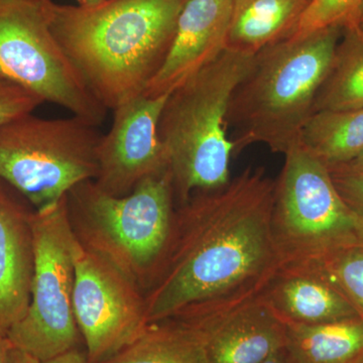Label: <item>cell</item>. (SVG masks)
<instances>
[{
	"instance_id": "cell-24",
	"label": "cell",
	"mask_w": 363,
	"mask_h": 363,
	"mask_svg": "<svg viewBox=\"0 0 363 363\" xmlns=\"http://www.w3.org/2000/svg\"><path fill=\"white\" fill-rule=\"evenodd\" d=\"M329 171L344 201L363 219V173L344 168Z\"/></svg>"
},
{
	"instance_id": "cell-9",
	"label": "cell",
	"mask_w": 363,
	"mask_h": 363,
	"mask_svg": "<svg viewBox=\"0 0 363 363\" xmlns=\"http://www.w3.org/2000/svg\"><path fill=\"white\" fill-rule=\"evenodd\" d=\"M51 0H0V79L100 125L108 109L97 99L55 39Z\"/></svg>"
},
{
	"instance_id": "cell-20",
	"label": "cell",
	"mask_w": 363,
	"mask_h": 363,
	"mask_svg": "<svg viewBox=\"0 0 363 363\" xmlns=\"http://www.w3.org/2000/svg\"><path fill=\"white\" fill-rule=\"evenodd\" d=\"M363 108V28H343L313 113Z\"/></svg>"
},
{
	"instance_id": "cell-1",
	"label": "cell",
	"mask_w": 363,
	"mask_h": 363,
	"mask_svg": "<svg viewBox=\"0 0 363 363\" xmlns=\"http://www.w3.org/2000/svg\"><path fill=\"white\" fill-rule=\"evenodd\" d=\"M274 180L248 167L177 205L164 259L145 295L149 324L202 319L262 295L284 266L274 231Z\"/></svg>"
},
{
	"instance_id": "cell-29",
	"label": "cell",
	"mask_w": 363,
	"mask_h": 363,
	"mask_svg": "<svg viewBox=\"0 0 363 363\" xmlns=\"http://www.w3.org/2000/svg\"><path fill=\"white\" fill-rule=\"evenodd\" d=\"M262 363H288L285 350H281L278 351V352L274 353L272 357L267 358V359L264 360Z\"/></svg>"
},
{
	"instance_id": "cell-32",
	"label": "cell",
	"mask_w": 363,
	"mask_h": 363,
	"mask_svg": "<svg viewBox=\"0 0 363 363\" xmlns=\"http://www.w3.org/2000/svg\"><path fill=\"white\" fill-rule=\"evenodd\" d=\"M357 363H363V357L362 358V359L359 360V362H358Z\"/></svg>"
},
{
	"instance_id": "cell-18",
	"label": "cell",
	"mask_w": 363,
	"mask_h": 363,
	"mask_svg": "<svg viewBox=\"0 0 363 363\" xmlns=\"http://www.w3.org/2000/svg\"><path fill=\"white\" fill-rule=\"evenodd\" d=\"M104 363H209L201 336L177 320L150 324L142 335Z\"/></svg>"
},
{
	"instance_id": "cell-19",
	"label": "cell",
	"mask_w": 363,
	"mask_h": 363,
	"mask_svg": "<svg viewBox=\"0 0 363 363\" xmlns=\"http://www.w3.org/2000/svg\"><path fill=\"white\" fill-rule=\"evenodd\" d=\"M300 143L328 169L348 164L363 152V108L315 112Z\"/></svg>"
},
{
	"instance_id": "cell-11",
	"label": "cell",
	"mask_w": 363,
	"mask_h": 363,
	"mask_svg": "<svg viewBox=\"0 0 363 363\" xmlns=\"http://www.w3.org/2000/svg\"><path fill=\"white\" fill-rule=\"evenodd\" d=\"M167 96L138 95L113 109V123L98 147L95 184L114 196L130 194L147 177L169 168L157 133Z\"/></svg>"
},
{
	"instance_id": "cell-8",
	"label": "cell",
	"mask_w": 363,
	"mask_h": 363,
	"mask_svg": "<svg viewBox=\"0 0 363 363\" xmlns=\"http://www.w3.org/2000/svg\"><path fill=\"white\" fill-rule=\"evenodd\" d=\"M30 223L35 252L30 303L6 338L13 347L45 362L76 348L80 335L73 302L76 234L67 195L30 214Z\"/></svg>"
},
{
	"instance_id": "cell-15",
	"label": "cell",
	"mask_w": 363,
	"mask_h": 363,
	"mask_svg": "<svg viewBox=\"0 0 363 363\" xmlns=\"http://www.w3.org/2000/svg\"><path fill=\"white\" fill-rule=\"evenodd\" d=\"M277 313L292 323H329L357 316L350 303L311 266H284L264 292Z\"/></svg>"
},
{
	"instance_id": "cell-31",
	"label": "cell",
	"mask_w": 363,
	"mask_h": 363,
	"mask_svg": "<svg viewBox=\"0 0 363 363\" xmlns=\"http://www.w3.org/2000/svg\"><path fill=\"white\" fill-rule=\"evenodd\" d=\"M357 26V28H363V1H362V7H360V9H359V13H358ZM357 26H355V28H357Z\"/></svg>"
},
{
	"instance_id": "cell-22",
	"label": "cell",
	"mask_w": 363,
	"mask_h": 363,
	"mask_svg": "<svg viewBox=\"0 0 363 363\" xmlns=\"http://www.w3.org/2000/svg\"><path fill=\"white\" fill-rule=\"evenodd\" d=\"M363 0H310L288 40H300L325 28L357 26Z\"/></svg>"
},
{
	"instance_id": "cell-7",
	"label": "cell",
	"mask_w": 363,
	"mask_h": 363,
	"mask_svg": "<svg viewBox=\"0 0 363 363\" xmlns=\"http://www.w3.org/2000/svg\"><path fill=\"white\" fill-rule=\"evenodd\" d=\"M101 138L96 125L77 116L18 117L0 126V180L37 209L49 206L96 179Z\"/></svg>"
},
{
	"instance_id": "cell-28",
	"label": "cell",
	"mask_w": 363,
	"mask_h": 363,
	"mask_svg": "<svg viewBox=\"0 0 363 363\" xmlns=\"http://www.w3.org/2000/svg\"><path fill=\"white\" fill-rule=\"evenodd\" d=\"M336 168H344L350 169V171L362 172V173H363V152L357 157H355L353 161L344 164V166L336 167Z\"/></svg>"
},
{
	"instance_id": "cell-26",
	"label": "cell",
	"mask_w": 363,
	"mask_h": 363,
	"mask_svg": "<svg viewBox=\"0 0 363 363\" xmlns=\"http://www.w3.org/2000/svg\"><path fill=\"white\" fill-rule=\"evenodd\" d=\"M9 363H42L37 358L32 357L25 351L11 348Z\"/></svg>"
},
{
	"instance_id": "cell-33",
	"label": "cell",
	"mask_w": 363,
	"mask_h": 363,
	"mask_svg": "<svg viewBox=\"0 0 363 363\" xmlns=\"http://www.w3.org/2000/svg\"><path fill=\"white\" fill-rule=\"evenodd\" d=\"M33 1H44V0H33Z\"/></svg>"
},
{
	"instance_id": "cell-16",
	"label": "cell",
	"mask_w": 363,
	"mask_h": 363,
	"mask_svg": "<svg viewBox=\"0 0 363 363\" xmlns=\"http://www.w3.org/2000/svg\"><path fill=\"white\" fill-rule=\"evenodd\" d=\"M310 0H233L226 49L257 55L292 35Z\"/></svg>"
},
{
	"instance_id": "cell-5",
	"label": "cell",
	"mask_w": 363,
	"mask_h": 363,
	"mask_svg": "<svg viewBox=\"0 0 363 363\" xmlns=\"http://www.w3.org/2000/svg\"><path fill=\"white\" fill-rule=\"evenodd\" d=\"M78 240L101 255L140 290L152 285L173 231L176 198L169 169L147 177L124 196L108 194L94 180L67 194Z\"/></svg>"
},
{
	"instance_id": "cell-17",
	"label": "cell",
	"mask_w": 363,
	"mask_h": 363,
	"mask_svg": "<svg viewBox=\"0 0 363 363\" xmlns=\"http://www.w3.org/2000/svg\"><path fill=\"white\" fill-rule=\"evenodd\" d=\"M284 350L288 363H357L363 357V319L315 325L286 322Z\"/></svg>"
},
{
	"instance_id": "cell-4",
	"label": "cell",
	"mask_w": 363,
	"mask_h": 363,
	"mask_svg": "<svg viewBox=\"0 0 363 363\" xmlns=\"http://www.w3.org/2000/svg\"><path fill=\"white\" fill-rule=\"evenodd\" d=\"M255 56L226 49L167 97L157 133L168 157L177 205L230 181L235 147L227 116L234 91Z\"/></svg>"
},
{
	"instance_id": "cell-30",
	"label": "cell",
	"mask_w": 363,
	"mask_h": 363,
	"mask_svg": "<svg viewBox=\"0 0 363 363\" xmlns=\"http://www.w3.org/2000/svg\"><path fill=\"white\" fill-rule=\"evenodd\" d=\"M104 0H77L78 6H95V4H100Z\"/></svg>"
},
{
	"instance_id": "cell-10",
	"label": "cell",
	"mask_w": 363,
	"mask_h": 363,
	"mask_svg": "<svg viewBox=\"0 0 363 363\" xmlns=\"http://www.w3.org/2000/svg\"><path fill=\"white\" fill-rule=\"evenodd\" d=\"M74 313L90 363H104L149 326L145 295L121 269L76 236Z\"/></svg>"
},
{
	"instance_id": "cell-21",
	"label": "cell",
	"mask_w": 363,
	"mask_h": 363,
	"mask_svg": "<svg viewBox=\"0 0 363 363\" xmlns=\"http://www.w3.org/2000/svg\"><path fill=\"white\" fill-rule=\"evenodd\" d=\"M311 266L321 272L363 319V245L337 250Z\"/></svg>"
},
{
	"instance_id": "cell-12",
	"label": "cell",
	"mask_w": 363,
	"mask_h": 363,
	"mask_svg": "<svg viewBox=\"0 0 363 363\" xmlns=\"http://www.w3.org/2000/svg\"><path fill=\"white\" fill-rule=\"evenodd\" d=\"M233 0H188L162 68L143 94L167 96L226 50Z\"/></svg>"
},
{
	"instance_id": "cell-14",
	"label": "cell",
	"mask_w": 363,
	"mask_h": 363,
	"mask_svg": "<svg viewBox=\"0 0 363 363\" xmlns=\"http://www.w3.org/2000/svg\"><path fill=\"white\" fill-rule=\"evenodd\" d=\"M30 214L0 186V336L28 312L35 252Z\"/></svg>"
},
{
	"instance_id": "cell-3",
	"label": "cell",
	"mask_w": 363,
	"mask_h": 363,
	"mask_svg": "<svg viewBox=\"0 0 363 363\" xmlns=\"http://www.w3.org/2000/svg\"><path fill=\"white\" fill-rule=\"evenodd\" d=\"M342 33V28L333 26L281 40L255 55L227 116L235 154L264 143L274 154L285 155L300 140Z\"/></svg>"
},
{
	"instance_id": "cell-25",
	"label": "cell",
	"mask_w": 363,
	"mask_h": 363,
	"mask_svg": "<svg viewBox=\"0 0 363 363\" xmlns=\"http://www.w3.org/2000/svg\"><path fill=\"white\" fill-rule=\"evenodd\" d=\"M42 363H90L88 362L87 357L84 353L79 351L77 348H74L64 354L48 360V362Z\"/></svg>"
},
{
	"instance_id": "cell-13",
	"label": "cell",
	"mask_w": 363,
	"mask_h": 363,
	"mask_svg": "<svg viewBox=\"0 0 363 363\" xmlns=\"http://www.w3.org/2000/svg\"><path fill=\"white\" fill-rule=\"evenodd\" d=\"M181 322L200 334L209 363H262L286 345V322L264 294L223 314Z\"/></svg>"
},
{
	"instance_id": "cell-6",
	"label": "cell",
	"mask_w": 363,
	"mask_h": 363,
	"mask_svg": "<svg viewBox=\"0 0 363 363\" xmlns=\"http://www.w3.org/2000/svg\"><path fill=\"white\" fill-rule=\"evenodd\" d=\"M284 156L272 218L284 266L314 264L363 245V219L339 194L328 167L300 140Z\"/></svg>"
},
{
	"instance_id": "cell-2",
	"label": "cell",
	"mask_w": 363,
	"mask_h": 363,
	"mask_svg": "<svg viewBox=\"0 0 363 363\" xmlns=\"http://www.w3.org/2000/svg\"><path fill=\"white\" fill-rule=\"evenodd\" d=\"M188 0H104L91 6L50 1L55 39L90 92L113 111L142 95L162 68Z\"/></svg>"
},
{
	"instance_id": "cell-23",
	"label": "cell",
	"mask_w": 363,
	"mask_h": 363,
	"mask_svg": "<svg viewBox=\"0 0 363 363\" xmlns=\"http://www.w3.org/2000/svg\"><path fill=\"white\" fill-rule=\"evenodd\" d=\"M42 104L44 101L30 91L0 79V126L32 113Z\"/></svg>"
},
{
	"instance_id": "cell-27",
	"label": "cell",
	"mask_w": 363,
	"mask_h": 363,
	"mask_svg": "<svg viewBox=\"0 0 363 363\" xmlns=\"http://www.w3.org/2000/svg\"><path fill=\"white\" fill-rule=\"evenodd\" d=\"M13 348L9 339L0 336V363H9L11 357V350Z\"/></svg>"
}]
</instances>
